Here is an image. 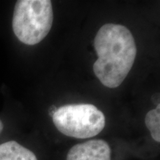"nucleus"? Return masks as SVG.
<instances>
[{
    "instance_id": "nucleus-1",
    "label": "nucleus",
    "mask_w": 160,
    "mask_h": 160,
    "mask_svg": "<svg viewBox=\"0 0 160 160\" xmlns=\"http://www.w3.org/2000/svg\"><path fill=\"white\" fill-rule=\"evenodd\" d=\"M94 48L98 56L93 67L96 77L105 87H119L131 70L137 56L131 31L121 25H104L95 37Z\"/></svg>"
},
{
    "instance_id": "nucleus-2",
    "label": "nucleus",
    "mask_w": 160,
    "mask_h": 160,
    "mask_svg": "<svg viewBox=\"0 0 160 160\" xmlns=\"http://www.w3.org/2000/svg\"><path fill=\"white\" fill-rule=\"evenodd\" d=\"M53 19L49 0H18L13 8L12 31L21 43L35 45L48 34Z\"/></svg>"
},
{
    "instance_id": "nucleus-3",
    "label": "nucleus",
    "mask_w": 160,
    "mask_h": 160,
    "mask_svg": "<svg viewBox=\"0 0 160 160\" xmlns=\"http://www.w3.org/2000/svg\"><path fill=\"white\" fill-rule=\"evenodd\" d=\"M52 117L58 131L77 139L95 137L105 126L104 113L91 104L64 105L56 110Z\"/></svg>"
},
{
    "instance_id": "nucleus-4",
    "label": "nucleus",
    "mask_w": 160,
    "mask_h": 160,
    "mask_svg": "<svg viewBox=\"0 0 160 160\" xmlns=\"http://www.w3.org/2000/svg\"><path fill=\"white\" fill-rule=\"evenodd\" d=\"M111 150L102 139H91L69 150L67 160H111Z\"/></svg>"
},
{
    "instance_id": "nucleus-5",
    "label": "nucleus",
    "mask_w": 160,
    "mask_h": 160,
    "mask_svg": "<svg viewBox=\"0 0 160 160\" xmlns=\"http://www.w3.org/2000/svg\"><path fill=\"white\" fill-rule=\"evenodd\" d=\"M0 160H37L35 153L16 140L0 144Z\"/></svg>"
},
{
    "instance_id": "nucleus-6",
    "label": "nucleus",
    "mask_w": 160,
    "mask_h": 160,
    "mask_svg": "<svg viewBox=\"0 0 160 160\" xmlns=\"http://www.w3.org/2000/svg\"><path fill=\"white\" fill-rule=\"evenodd\" d=\"M160 105L151 110L145 117V125L153 139L157 142H160Z\"/></svg>"
},
{
    "instance_id": "nucleus-7",
    "label": "nucleus",
    "mask_w": 160,
    "mask_h": 160,
    "mask_svg": "<svg viewBox=\"0 0 160 160\" xmlns=\"http://www.w3.org/2000/svg\"><path fill=\"white\" fill-rule=\"evenodd\" d=\"M4 129H5V123H4V121L2 118H0V135L2 134Z\"/></svg>"
}]
</instances>
